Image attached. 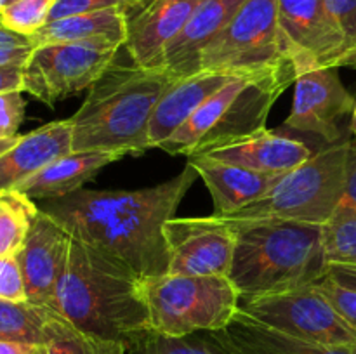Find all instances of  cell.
I'll return each mask as SVG.
<instances>
[{"label": "cell", "mask_w": 356, "mask_h": 354, "mask_svg": "<svg viewBox=\"0 0 356 354\" xmlns=\"http://www.w3.org/2000/svg\"><path fill=\"white\" fill-rule=\"evenodd\" d=\"M323 246L327 264L356 266V215L334 214L323 224Z\"/></svg>", "instance_id": "27"}, {"label": "cell", "mask_w": 356, "mask_h": 354, "mask_svg": "<svg viewBox=\"0 0 356 354\" xmlns=\"http://www.w3.org/2000/svg\"><path fill=\"white\" fill-rule=\"evenodd\" d=\"M292 66L282 47L277 0H245L205 47L200 71L261 75Z\"/></svg>", "instance_id": "8"}, {"label": "cell", "mask_w": 356, "mask_h": 354, "mask_svg": "<svg viewBox=\"0 0 356 354\" xmlns=\"http://www.w3.org/2000/svg\"><path fill=\"white\" fill-rule=\"evenodd\" d=\"M325 276H329L330 280L343 285V287L356 290V266H350V264H329Z\"/></svg>", "instance_id": "36"}, {"label": "cell", "mask_w": 356, "mask_h": 354, "mask_svg": "<svg viewBox=\"0 0 356 354\" xmlns=\"http://www.w3.org/2000/svg\"><path fill=\"white\" fill-rule=\"evenodd\" d=\"M45 347L49 354H129L127 346L120 340L79 330L58 312L52 314L49 323Z\"/></svg>", "instance_id": "25"}, {"label": "cell", "mask_w": 356, "mask_h": 354, "mask_svg": "<svg viewBox=\"0 0 356 354\" xmlns=\"http://www.w3.org/2000/svg\"><path fill=\"white\" fill-rule=\"evenodd\" d=\"M9 2H13V0H9Z\"/></svg>", "instance_id": "43"}, {"label": "cell", "mask_w": 356, "mask_h": 354, "mask_svg": "<svg viewBox=\"0 0 356 354\" xmlns=\"http://www.w3.org/2000/svg\"><path fill=\"white\" fill-rule=\"evenodd\" d=\"M56 0H13L0 9V24L31 37L49 23Z\"/></svg>", "instance_id": "28"}, {"label": "cell", "mask_w": 356, "mask_h": 354, "mask_svg": "<svg viewBox=\"0 0 356 354\" xmlns=\"http://www.w3.org/2000/svg\"><path fill=\"white\" fill-rule=\"evenodd\" d=\"M146 2H149V0H56L49 21L72 16V14L103 9H122L124 12L132 14L139 7L145 6Z\"/></svg>", "instance_id": "29"}, {"label": "cell", "mask_w": 356, "mask_h": 354, "mask_svg": "<svg viewBox=\"0 0 356 354\" xmlns=\"http://www.w3.org/2000/svg\"><path fill=\"white\" fill-rule=\"evenodd\" d=\"M336 214L356 215V139L350 141L346 160V184Z\"/></svg>", "instance_id": "35"}, {"label": "cell", "mask_w": 356, "mask_h": 354, "mask_svg": "<svg viewBox=\"0 0 356 354\" xmlns=\"http://www.w3.org/2000/svg\"><path fill=\"white\" fill-rule=\"evenodd\" d=\"M23 90L0 92V139L17 137V128L24 120Z\"/></svg>", "instance_id": "32"}, {"label": "cell", "mask_w": 356, "mask_h": 354, "mask_svg": "<svg viewBox=\"0 0 356 354\" xmlns=\"http://www.w3.org/2000/svg\"><path fill=\"white\" fill-rule=\"evenodd\" d=\"M315 285L329 298L330 304L343 314V318L356 328V290H351V288L336 283L329 276H323Z\"/></svg>", "instance_id": "34"}, {"label": "cell", "mask_w": 356, "mask_h": 354, "mask_svg": "<svg viewBox=\"0 0 356 354\" xmlns=\"http://www.w3.org/2000/svg\"><path fill=\"white\" fill-rule=\"evenodd\" d=\"M346 44V66L356 68V0H327Z\"/></svg>", "instance_id": "30"}, {"label": "cell", "mask_w": 356, "mask_h": 354, "mask_svg": "<svg viewBox=\"0 0 356 354\" xmlns=\"http://www.w3.org/2000/svg\"><path fill=\"white\" fill-rule=\"evenodd\" d=\"M73 236L38 207L30 233L16 253L26 285L28 301L51 307L66 269Z\"/></svg>", "instance_id": "14"}, {"label": "cell", "mask_w": 356, "mask_h": 354, "mask_svg": "<svg viewBox=\"0 0 356 354\" xmlns=\"http://www.w3.org/2000/svg\"><path fill=\"white\" fill-rule=\"evenodd\" d=\"M169 274L229 276L235 252L233 224L219 215L172 217L163 226Z\"/></svg>", "instance_id": "12"}, {"label": "cell", "mask_w": 356, "mask_h": 354, "mask_svg": "<svg viewBox=\"0 0 356 354\" xmlns=\"http://www.w3.org/2000/svg\"><path fill=\"white\" fill-rule=\"evenodd\" d=\"M318 148H313L308 142L292 135L282 134L280 130L263 128L242 141L232 142L205 155L233 165L245 167L254 172L287 174L312 158Z\"/></svg>", "instance_id": "18"}, {"label": "cell", "mask_w": 356, "mask_h": 354, "mask_svg": "<svg viewBox=\"0 0 356 354\" xmlns=\"http://www.w3.org/2000/svg\"><path fill=\"white\" fill-rule=\"evenodd\" d=\"M33 354H49L47 353V347H45V346H37V347H35Z\"/></svg>", "instance_id": "41"}, {"label": "cell", "mask_w": 356, "mask_h": 354, "mask_svg": "<svg viewBox=\"0 0 356 354\" xmlns=\"http://www.w3.org/2000/svg\"><path fill=\"white\" fill-rule=\"evenodd\" d=\"M37 212L35 201L21 191H0V257L19 252Z\"/></svg>", "instance_id": "26"}, {"label": "cell", "mask_w": 356, "mask_h": 354, "mask_svg": "<svg viewBox=\"0 0 356 354\" xmlns=\"http://www.w3.org/2000/svg\"><path fill=\"white\" fill-rule=\"evenodd\" d=\"M351 132H353V135L356 139V104L353 108V118H351Z\"/></svg>", "instance_id": "40"}, {"label": "cell", "mask_w": 356, "mask_h": 354, "mask_svg": "<svg viewBox=\"0 0 356 354\" xmlns=\"http://www.w3.org/2000/svg\"><path fill=\"white\" fill-rule=\"evenodd\" d=\"M188 163L197 170L207 186L214 203L212 215L229 217L254 201L266 196L284 174H261L245 167L221 162L207 155L188 156Z\"/></svg>", "instance_id": "16"}, {"label": "cell", "mask_w": 356, "mask_h": 354, "mask_svg": "<svg viewBox=\"0 0 356 354\" xmlns=\"http://www.w3.org/2000/svg\"><path fill=\"white\" fill-rule=\"evenodd\" d=\"M124 158L110 151H70L45 165L16 187L31 200H54L82 189L103 167Z\"/></svg>", "instance_id": "21"}, {"label": "cell", "mask_w": 356, "mask_h": 354, "mask_svg": "<svg viewBox=\"0 0 356 354\" xmlns=\"http://www.w3.org/2000/svg\"><path fill=\"white\" fill-rule=\"evenodd\" d=\"M120 49L122 45L106 40L38 45L23 66V92L54 106L89 89L113 65Z\"/></svg>", "instance_id": "9"}, {"label": "cell", "mask_w": 356, "mask_h": 354, "mask_svg": "<svg viewBox=\"0 0 356 354\" xmlns=\"http://www.w3.org/2000/svg\"><path fill=\"white\" fill-rule=\"evenodd\" d=\"M72 151V124L56 120L19 135L0 155V191L16 189L21 183L59 156Z\"/></svg>", "instance_id": "19"}, {"label": "cell", "mask_w": 356, "mask_h": 354, "mask_svg": "<svg viewBox=\"0 0 356 354\" xmlns=\"http://www.w3.org/2000/svg\"><path fill=\"white\" fill-rule=\"evenodd\" d=\"M228 221L235 229L228 278L240 297L298 290L325 276L323 226L282 219Z\"/></svg>", "instance_id": "4"}, {"label": "cell", "mask_w": 356, "mask_h": 354, "mask_svg": "<svg viewBox=\"0 0 356 354\" xmlns=\"http://www.w3.org/2000/svg\"><path fill=\"white\" fill-rule=\"evenodd\" d=\"M197 177V170L186 162L176 177L156 186L131 191L79 189L45 200L40 208L73 238L117 257L141 278L159 276L169 266L163 226L176 217Z\"/></svg>", "instance_id": "1"}, {"label": "cell", "mask_w": 356, "mask_h": 354, "mask_svg": "<svg viewBox=\"0 0 356 354\" xmlns=\"http://www.w3.org/2000/svg\"><path fill=\"white\" fill-rule=\"evenodd\" d=\"M52 311L33 302H13L0 298V340L45 346Z\"/></svg>", "instance_id": "24"}, {"label": "cell", "mask_w": 356, "mask_h": 354, "mask_svg": "<svg viewBox=\"0 0 356 354\" xmlns=\"http://www.w3.org/2000/svg\"><path fill=\"white\" fill-rule=\"evenodd\" d=\"M0 298L13 302H26V285L16 255L0 257Z\"/></svg>", "instance_id": "33"}, {"label": "cell", "mask_w": 356, "mask_h": 354, "mask_svg": "<svg viewBox=\"0 0 356 354\" xmlns=\"http://www.w3.org/2000/svg\"><path fill=\"white\" fill-rule=\"evenodd\" d=\"M232 354H356V349L330 347L298 339L261 325L238 311L226 328L211 332Z\"/></svg>", "instance_id": "22"}, {"label": "cell", "mask_w": 356, "mask_h": 354, "mask_svg": "<svg viewBox=\"0 0 356 354\" xmlns=\"http://www.w3.org/2000/svg\"><path fill=\"white\" fill-rule=\"evenodd\" d=\"M238 311L261 325L298 339L356 349V328L343 318L316 285L282 294L240 297Z\"/></svg>", "instance_id": "10"}, {"label": "cell", "mask_w": 356, "mask_h": 354, "mask_svg": "<svg viewBox=\"0 0 356 354\" xmlns=\"http://www.w3.org/2000/svg\"><path fill=\"white\" fill-rule=\"evenodd\" d=\"M176 78L165 69L115 61L92 85L72 124V151L141 155L148 144L152 115Z\"/></svg>", "instance_id": "3"}, {"label": "cell", "mask_w": 356, "mask_h": 354, "mask_svg": "<svg viewBox=\"0 0 356 354\" xmlns=\"http://www.w3.org/2000/svg\"><path fill=\"white\" fill-rule=\"evenodd\" d=\"M17 137H19V135H17ZM17 137H14V139H0V155H2L3 151H7V149H9L10 146H13L14 142L17 141Z\"/></svg>", "instance_id": "39"}, {"label": "cell", "mask_w": 356, "mask_h": 354, "mask_svg": "<svg viewBox=\"0 0 356 354\" xmlns=\"http://www.w3.org/2000/svg\"><path fill=\"white\" fill-rule=\"evenodd\" d=\"M202 0H149L127 19L125 45L132 62L163 69V56Z\"/></svg>", "instance_id": "15"}, {"label": "cell", "mask_w": 356, "mask_h": 354, "mask_svg": "<svg viewBox=\"0 0 356 354\" xmlns=\"http://www.w3.org/2000/svg\"><path fill=\"white\" fill-rule=\"evenodd\" d=\"M35 44L28 35L16 33L0 24V68L6 66H24Z\"/></svg>", "instance_id": "31"}, {"label": "cell", "mask_w": 356, "mask_h": 354, "mask_svg": "<svg viewBox=\"0 0 356 354\" xmlns=\"http://www.w3.org/2000/svg\"><path fill=\"white\" fill-rule=\"evenodd\" d=\"M350 137L323 142L309 160L284 174L261 200L228 219H282L327 224L336 214L346 184Z\"/></svg>", "instance_id": "7"}, {"label": "cell", "mask_w": 356, "mask_h": 354, "mask_svg": "<svg viewBox=\"0 0 356 354\" xmlns=\"http://www.w3.org/2000/svg\"><path fill=\"white\" fill-rule=\"evenodd\" d=\"M356 101L341 82L337 68H313L296 75L292 111L285 118L289 130L313 134L323 142L343 139L339 120L353 113Z\"/></svg>", "instance_id": "13"}, {"label": "cell", "mask_w": 356, "mask_h": 354, "mask_svg": "<svg viewBox=\"0 0 356 354\" xmlns=\"http://www.w3.org/2000/svg\"><path fill=\"white\" fill-rule=\"evenodd\" d=\"M51 309L79 330L120 340L129 353L152 330L141 276L120 259L79 238L72 239Z\"/></svg>", "instance_id": "2"}, {"label": "cell", "mask_w": 356, "mask_h": 354, "mask_svg": "<svg viewBox=\"0 0 356 354\" xmlns=\"http://www.w3.org/2000/svg\"><path fill=\"white\" fill-rule=\"evenodd\" d=\"M6 3H9V0H0V9H2V7L6 6Z\"/></svg>", "instance_id": "42"}, {"label": "cell", "mask_w": 356, "mask_h": 354, "mask_svg": "<svg viewBox=\"0 0 356 354\" xmlns=\"http://www.w3.org/2000/svg\"><path fill=\"white\" fill-rule=\"evenodd\" d=\"M129 14L122 9H103L79 12L49 21L44 28L31 35L35 47L56 42L106 40L125 45Z\"/></svg>", "instance_id": "23"}, {"label": "cell", "mask_w": 356, "mask_h": 354, "mask_svg": "<svg viewBox=\"0 0 356 354\" xmlns=\"http://www.w3.org/2000/svg\"><path fill=\"white\" fill-rule=\"evenodd\" d=\"M152 332L186 337L226 328L238 312L240 294L228 276L159 274L141 278Z\"/></svg>", "instance_id": "6"}, {"label": "cell", "mask_w": 356, "mask_h": 354, "mask_svg": "<svg viewBox=\"0 0 356 354\" xmlns=\"http://www.w3.org/2000/svg\"><path fill=\"white\" fill-rule=\"evenodd\" d=\"M278 31L296 75L346 66V44L327 0H277Z\"/></svg>", "instance_id": "11"}, {"label": "cell", "mask_w": 356, "mask_h": 354, "mask_svg": "<svg viewBox=\"0 0 356 354\" xmlns=\"http://www.w3.org/2000/svg\"><path fill=\"white\" fill-rule=\"evenodd\" d=\"M35 347L37 346H31V344L0 340V354H33Z\"/></svg>", "instance_id": "38"}, {"label": "cell", "mask_w": 356, "mask_h": 354, "mask_svg": "<svg viewBox=\"0 0 356 354\" xmlns=\"http://www.w3.org/2000/svg\"><path fill=\"white\" fill-rule=\"evenodd\" d=\"M245 0H202L163 56V69L179 80L200 71V58Z\"/></svg>", "instance_id": "17"}, {"label": "cell", "mask_w": 356, "mask_h": 354, "mask_svg": "<svg viewBox=\"0 0 356 354\" xmlns=\"http://www.w3.org/2000/svg\"><path fill=\"white\" fill-rule=\"evenodd\" d=\"M23 90V66L0 68V92Z\"/></svg>", "instance_id": "37"}, {"label": "cell", "mask_w": 356, "mask_h": 354, "mask_svg": "<svg viewBox=\"0 0 356 354\" xmlns=\"http://www.w3.org/2000/svg\"><path fill=\"white\" fill-rule=\"evenodd\" d=\"M235 76L218 71H198L176 80L165 90L152 115L148 130L149 149L159 148L174 134L205 101L219 89L232 82Z\"/></svg>", "instance_id": "20"}, {"label": "cell", "mask_w": 356, "mask_h": 354, "mask_svg": "<svg viewBox=\"0 0 356 354\" xmlns=\"http://www.w3.org/2000/svg\"><path fill=\"white\" fill-rule=\"evenodd\" d=\"M291 82H296L294 66L235 76L156 149L169 155H205L254 135L266 128L271 108Z\"/></svg>", "instance_id": "5"}]
</instances>
